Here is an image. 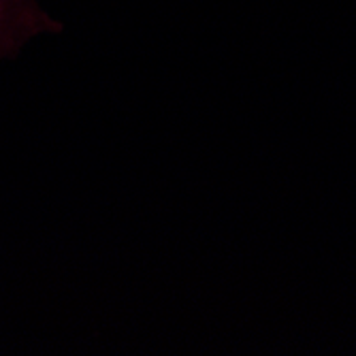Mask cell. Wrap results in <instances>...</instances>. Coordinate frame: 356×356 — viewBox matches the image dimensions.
Listing matches in <instances>:
<instances>
[{
	"instance_id": "obj_1",
	"label": "cell",
	"mask_w": 356,
	"mask_h": 356,
	"mask_svg": "<svg viewBox=\"0 0 356 356\" xmlns=\"http://www.w3.org/2000/svg\"><path fill=\"white\" fill-rule=\"evenodd\" d=\"M64 32L41 0H0V64L15 60L32 41Z\"/></svg>"
}]
</instances>
